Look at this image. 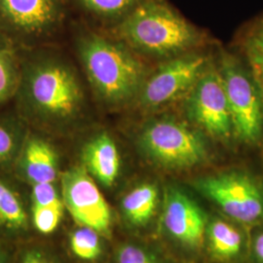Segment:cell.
Listing matches in <instances>:
<instances>
[{"label": "cell", "mask_w": 263, "mask_h": 263, "mask_svg": "<svg viewBox=\"0 0 263 263\" xmlns=\"http://www.w3.org/2000/svg\"><path fill=\"white\" fill-rule=\"evenodd\" d=\"M20 171L33 184L55 182L58 155L53 145L38 136H28L19 155Z\"/></svg>", "instance_id": "7c38bea8"}, {"label": "cell", "mask_w": 263, "mask_h": 263, "mask_svg": "<svg viewBox=\"0 0 263 263\" xmlns=\"http://www.w3.org/2000/svg\"><path fill=\"white\" fill-rule=\"evenodd\" d=\"M82 159L87 172L104 186H112L119 176L121 160L117 145L106 133L94 136L85 144Z\"/></svg>", "instance_id": "4fadbf2b"}, {"label": "cell", "mask_w": 263, "mask_h": 263, "mask_svg": "<svg viewBox=\"0 0 263 263\" xmlns=\"http://www.w3.org/2000/svg\"><path fill=\"white\" fill-rule=\"evenodd\" d=\"M8 42H10L8 37L0 30V50L5 49V48H9L10 45Z\"/></svg>", "instance_id": "4316f807"}, {"label": "cell", "mask_w": 263, "mask_h": 263, "mask_svg": "<svg viewBox=\"0 0 263 263\" xmlns=\"http://www.w3.org/2000/svg\"><path fill=\"white\" fill-rule=\"evenodd\" d=\"M0 263H7L6 255L0 250Z\"/></svg>", "instance_id": "83f0119b"}, {"label": "cell", "mask_w": 263, "mask_h": 263, "mask_svg": "<svg viewBox=\"0 0 263 263\" xmlns=\"http://www.w3.org/2000/svg\"><path fill=\"white\" fill-rule=\"evenodd\" d=\"M64 206V203L47 207L32 206V221L40 233L54 232L62 219Z\"/></svg>", "instance_id": "7402d4cb"}, {"label": "cell", "mask_w": 263, "mask_h": 263, "mask_svg": "<svg viewBox=\"0 0 263 263\" xmlns=\"http://www.w3.org/2000/svg\"><path fill=\"white\" fill-rule=\"evenodd\" d=\"M21 117L47 131H62L83 108L84 95L72 67L56 53L41 52L21 64L17 93Z\"/></svg>", "instance_id": "6da1fadb"}, {"label": "cell", "mask_w": 263, "mask_h": 263, "mask_svg": "<svg viewBox=\"0 0 263 263\" xmlns=\"http://www.w3.org/2000/svg\"><path fill=\"white\" fill-rule=\"evenodd\" d=\"M219 73L226 90L236 138L247 145L263 141V102L249 70L238 58L222 53Z\"/></svg>", "instance_id": "5b68a950"}, {"label": "cell", "mask_w": 263, "mask_h": 263, "mask_svg": "<svg viewBox=\"0 0 263 263\" xmlns=\"http://www.w3.org/2000/svg\"><path fill=\"white\" fill-rule=\"evenodd\" d=\"M85 15L111 23L113 26L127 17L143 0H72Z\"/></svg>", "instance_id": "e0dca14e"}, {"label": "cell", "mask_w": 263, "mask_h": 263, "mask_svg": "<svg viewBox=\"0 0 263 263\" xmlns=\"http://www.w3.org/2000/svg\"><path fill=\"white\" fill-rule=\"evenodd\" d=\"M25 123L22 117L0 114V165L19 157L28 137Z\"/></svg>", "instance_id": "d6986e66"}, {"label": "cell", "mask_w": 263, "mask_h": 263, "mask_svg": "<svg viewBox=\"0 0 263 263\" xmlns=\"http://www.w3.org/2000/svg\"><path fill=\"white\" fill-rule=\"evenodd\" d=\"M78 42L86 76L104 104L119 107L138 98L147 76L143 64L130 48L91 31Z\"/></svg>", "instance_id": "3957f363"}, {"label": "cell", "mask_w": 263, "mask_h": 263, "mask_svg": "<svg viewBox=\"0 0 263 263\" xmlns=\"http://www.w3.org/2000/svg\"><path fill=\"white\" fill-rule=\"evenodd\" d=\"M113 31L130 49L154 57L179 56L202 41L198 28L166 0H143Z\"/></svg>", "instance_id": "7a4b0ae2"}, {"label": "cell", "mask_w": 263, "mask_h": 263, "mask_svg": "<svg viewBox=\"0 0 263 263\" xmlns=\"http://www.w3.org/2000/svg\"><path fill=\"white\" fill-rule=\"evenodd\" d=\"M64 205L81 226L100 234H108L111 226L110 209L84 167H73L61 178Z\"/></svg>", "instance_id": "30bf717a"}, {"label": "cell", "mask_w": 263, "mask_h": 263, "mask_svg": "<svg viewBox=\"0 0 263 263\" xmlns=\"http://www.w3.org/2000/svg\"><path fill=\"white\" fill-rule=\"evenodd\" d=\"M67 0H0V30L8 37L36 41L62 28Z\"/></svg>", "instance_id": "ba28073f"}, {"label": "cell", "mask_w": 263, "mask_h": 263, "mask_svg": "<svg viewBox=\"0 0 263 263\" xmlns=\"http://www.w3.org/2000/svg\"><path fill=\"white\" fill-rule=\"evenodd\" d=\"M163 222L170 235L182 244L197 248L207 233L206 216L182 191L169 188L164 205Z\"/></svg>", "instance_id": "8fae6325"}, {"label": "cell", "mask_w": 263, "mask_h": 263, "mask_svg": "<svg viewBox=\"0 0 263 263\" xmlns=\"http://www.w3.org/2000/svg\"><path fill=\"white\" fill-rule=\"evenodd\" d=\"M209 64L202 54L173 57L145 78L138 96L141 107L156 110L186 97Z\"/></svg>", "instance_id": "52a82bcc"}, {"label": "cell", "mask_w": 263, "mask_h": 263, "mask_svg": "<svg viewBox=\"0 0 263 263\" xmlns=\"http://www.w3.org/2000/svg\"><path fill=\"white\" fill-rule=\"evenodd\" d=\"M21 63L11 47L0 50V104L16 96Z\"/></svg>", "instance_id": "ffe728a7"}, {"label": "cell", "mask_w": 263, "mask_h": 263, "mask_svg": "<svg viewBox=\"0 0 263 263\" xmlns=\"http://www.w3.org/2000/svg\"><path fill=\"white\" fill-rule=\"evenodd\" d=\"M116 263H157L154 256L136 245H124L118 251Z\"/></svg>", "instance_id": "cb8c5ba5"}, {"label": "cell", "mask_w": 263, "mask_h": 263, "mask_svg": "<svg viewBox=\"0 0 263 263\" xmlns=\"http://www.w3.org/2000/svg\"><path fill=\"white\" fill-rule=\"evenodd\" d=\"M196 186L237 223L263 224V187L250 174L226 172L199 179Z\"/></svg>", "instance_id": "8992f818"}, {"label": "cell", "mask_w": 263, "mask_h": 263, "mask_svg": "<svg viewBox=\"0 0 263 263\" xmlns=\"http://www.w3.org/2000/svg\"><path fill=\"white\" fill-rule=\"evenodd\" d=\"M139 144L152 162L165 169H190L207 159V144L202 135L173 117L146 123Z\"/></svg>", "instance_id": "277c9868"}, {"label": "cell", "mask_w": 263, "mask_h": 263, "mask_svg": "<svg viewBox=\"0 0 263 263\" xmlns=\"http://www.w3.org/2000/svg\"><path fill=\"white\" fill-rule=\"evenodd\" d=\"M158 189L152 183H142L133 188L122 200V210L133 226L147 223L158 205Z\"/></svg>", "instance_id": "9a60e30c"}, {"label": "cell", "mask_w": 263, "mask_h": 263, "mask_svg": "<svg viewBox=\"0 0 263 263\" xmlns=\"http://www.w3.org/2000/svg\"><path fill=\"white\" fill-rule=\"evenodd\" d=\"M21 263H52L46 254L39 250H30L24 254Z\"/></svg>", "instance_id": "484cf974"}, {"label": "cell", "mask_w": 263, "mask_h": 263, "mask_svg": "<svg viewBox=\"0 0 263 263\" xmlns=\"http://www.w3.org/2000/svg\"><path fill=\"white\" fill-rule=\"evenodd\" d=\"M185 98L188 118L198 128L217 139H228L234 134L218 67L209 64Z\"/></svg>", "instance_id": "9c48e42d"}, {"label": "cell", "mask_w": 263, "mask_h": 263, "mask_svg": "<svg viewBox=\"0 0 263 263\" xmlns=\"http://www.w3.org/2000/svg\"><path fill=\"white\" fill-rule=\"evenodd\" d=\"M251 249L257 263H263V227L255 232L252 240Z\"/></svg>", "instance_id": "d4e9b609"}, {"label": "cell", "mask_w": 263, "mask_h": 263, "mask_svg": "<svg viewBox=\"0 0 263 263\" xmlns=\"http://www.w3.org/2000/svg\"><path fill=\"white\" fill-rule=\"evenodd\" d=\"M237 42L245 66L254 78L263 102V13L245 25Z\"/></svg>", "instance_id": "5bb4252c"}, {"label": "cell", "mask_w": 263, "mask_h": 263, "mask_svg": "<svg viewBox=\"0 0 263 263\" xmlns=\"http://www.w3.org/2000/svg\"><path fill=\"white\" fill-rule=\"evenodd\" d=\"M207 235L214 254L223 259L240 257L246 249L242 231L224 220H215L207 228Z\"/></svg>", "instance_id": "2e32d148"}, {"label": "cell", "mask_w": 263, "mask_h": 263, "mask_svg": "<svg viewBox=\"0 0 263 263\" xmlns=\"http://www.w3.org/2000/svg\"><path fill=\"white\" fill-rule=\"evenodd\" d=\"M28 226V216L17 191L0 178V229L21 231Z\"/></svg>", "instance_id": "ac0fdd59"}, {"label": "cell", "mask_w": 263, "mask_h": 263, "mask_svg": "<svg viewBox=\"0 0 263 263\" xmlns=\"http://www.w3.org/2000/svg\"><path fill=\"white\" fill-rule=\"evenodd\" d=\"M31 199L34 207H47L64 203L60 198L55 182L33 184Z\"/></svg>", "instance_id": "603a6c76"}, {"label": "cell", "mask_w": 263, "mask_h": 263, "mask_svg": "<svg viewBox=\"0 0 263 263\" xmlns=\"http://www.w3.org/2000/svg\"><path fill=\"white\" fill-rule=\"evenodd\" d=\"M96 230L81 226L70 237V249L77 257L83 260H95L102 254V245Z\"/></svg>", "instance_id": "44dd1931"}]
</instances>
